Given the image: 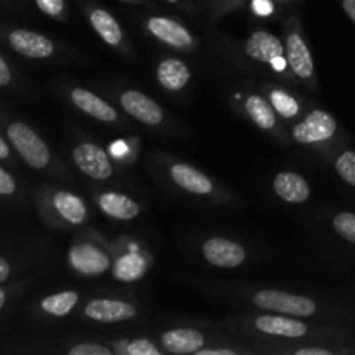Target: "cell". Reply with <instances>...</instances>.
Returning <instances> with one entry per match:
<instances>
[{
  "label": "cell",
  "mask_w": 355,
  "mask_h": 355,
  "mask_svg": "<svg viewBox=\"0 0 355 355\" xmlns=\"http://www.w3.org/2000/svg\"><path fill=\"white\" fill-rule=\"evenodd\" d=\"M9 47L28 59H47L54 54V42L45 35L23 28H14L6 35Z\"/></svg>",
  "instance_id": "cell-3"
},
{
  "label": "cell",
  "mask_w": 355,
  "mask_h": 355,
  "mask_svg": "<svg viewBox=\"0 0 355 355\" xmlns=\"http://www.w3.org/2000/svg\"><path fill=\"white\" fill-rule=\"evenodd\" d=\"M342 6H343V9H345V12L349 14L350 19L355 23V0H343Z\"/></svg>",
  "instance_id": "cell-37"
},
{
  "label": "cell",
  "mask_w": 355,
  "mask_h": 355,
  "mask_svg": "<svg viewBox=\"0 0 355 355\" xmlns=\"http://www.w3.org/2000/svg\"><path fill=\"white\" fill-rule=\"evenodd\" d=\"M336 134V120L329 113L321 110H315L295 125L293 137L300 144H314V142H322L331 139Z\"/></svg>",
  "instance_id": "cell-5"
},
{
  "label": "cell",
  "mask_w": 355,
  "mask_h": 355,
  "mask_svg": "<svg viewBox=\"0 0 355 355\" xmlns=\"http://www.w3.org/2000/svg\"><path fill=\"white\" fill-rule=\"evenodd\" d=\"M148 30L158 40L165 42L170 47L189 49L194 44L193 35L189 33V30L177 23V21L168 19V17H151V19H148Z\"/></svg>",
  "instance_id": "cell-10"
},
{
  "label": "cell",
  "mask_w": 355,
  "mask_h": 355,
  "mask_svg": "<svg viewBox=\"0 0 355 355\" xmlns=\"http://www.w3.org/2000/svg\"><path fill=\"white\" fill-rule=\"evenodd\" d=\"M10 159H12V155H10L9 141H6V137L0 134V162L10 163Z\"/></svg>",
  "instance_id": "cell-34"
},
{
  "label": "cell",
  "mask_w": 355,
  "mask_h": 355,
  "mask_svg": "<svg viewBox=\"0 0 355 355\" xmlns=\"http://www.w3.org/2000/svg\"><path fill=\"white\" fill-rule=\"evenodd\" d=\"M333 229L343 239H347V241L355 245V214H350V211L336 214L335 218H333Z\"/></svg>",
  "instance_id": "cell-26"
},
{
  "label": "cell",
  "mask_w": 355,
  "mask_h": 355,
  "mask_svg": "<svg viewBox=\"0 0 355 355\" xmlns=\"http://www.w3.org/2000/svg\"><path fill=\"white\" fill-rule=\"evenodd\" d=\"M85 315L99 322H121L134 319L137 315L135 305L128 304L123 300H107V298H99L92 300L85 305Z\"/></svg>",
  "instance_id": "cell-8"
},
{
  "label": "cell",
  "mask_w": 355,
  "mask_h": 355,
  "mask_svg": "<svg viewBox=\"0 0 355 355\" xmlns=\"http://www.w3.org/2000/svg\"><path fill=\"white\" fill-rule=\"evenodd\" d=\"M274 191L286 203H305L311 196V187L307 180L293 172H281L274 179Z\"/></svg>",
  "instance_id": "cell-13"
},
{
  "label": "cell",
  "mask_w": 355,
  "mask_h": 355,
  "mask_svg": "<svg viewBox=\"0 0 355 355\" xmlns=\"http://www.w3.org/2000/svg\"><path fill=\"white\" fill-rule=\"evenodd\" d=\"M259 331L274 336H286V338H300L307 333V326L300 321L279 315H262L255 321Z\"/></svg>",
  "instance_id": "cell-18"
},
{
  "label": "cell",
  "mask_w": 355,
  "mask_h": 355,
  "mask_svg": "<svg viewBox=\"0 0 355 355\" xmlns=\"http://www.w3.org/2000/svg\"><path fill=\"white\" fill-rule=\"evenodd\" d=\"M69 262L78 272L87 276H99L110 269V259L101 248L94 245H76L69 250Z\"/></svg>",
  "instance_id": "cell-9"
},
{
  "label": "cell",
  "mask_w": 355,
  "mask_h": 355,
  "mask_svg": "<svg viewBox=\"0 0 355 355\" xmlns=\"http://www.w3.org/2000/svg\"><path fill=\"white\" fill-rule=\"evenodd\" d=\"M253 304L263 311L281 312V314L297 315V318H311L318 311V305L311 298L277 290L259 291L253 297Z\"/></svg>",
  "instance_id": "cell-2"
},
{
  "label": "cell",
  "mask_w": 355,
  "mask_h": 355,
  "mask_svg": "<svg viewBox=\"0 0 355 355\" xmlns=\"http://www.w3.org/2000/svg\"><path fill=\"white\" fill-rule=\"evenodd\" d=\"M99 207L110 217L118 218V220H130L137 217L141 208L132 198L118 193H104L99 198Z\"/></svg>",
  "instance_id": "cell-19"
},
{
  "label": "cell",
  "mask_w": 355,
  "mask_h": 355,
  "mask_svg": "<svg viewBox=\"0 0 355 355\" xmlns=\"http://www.w3.org/2000/svg\"><path fill=\"white\" fill-rule=\"evenodd\" d=\"M71 103L75 104L78 110H82L83 113L90 114L96 120L101 121H114L118 118L116 111L113 106L103 101L101 97H97L96 94L89 92L85 89H73L71 90Z\"/></svg>",
  "instance_id": "cell-15"
},
{
  "label": "cell",
  "mask_w": 355,
  "mask_h": 355,
  "mask_svg": "<svg viewBox=\"0 0 355 355\" xmlns=\"http://www.w3.org/2000/svg\"><path fill=\"white\" fill-rule=\"evenodd\" d=\"M12 69H10L9 62L6 61L2 54H0V89H7L12 85Z\"/></svg>",
  "instance_id": "cell-32"
},
{
  "label": "cell",
  "mask_w": 355,
  "mask_h": 355,
  "mask_svg": "<svg viewBox=\"0 0 355 355\" xmlns=\"http://www.w3.org/2000/svg\"><path fill=\"white\" fill-rule=\"evenodd\" d=\"M196 354H198V355H236L234 350H227V349H220V350L200 349Z\"/></svg>",
  "instance_id": "cell-36"
},
{
  "label": "cell",
  "mask_w": 355,
  "mask_h": 355,
  "mask_svg": "<svg viewBox=\"0 0 355 355\" xmlns=\"http://www.w3.org/2000/svg\"><path fill=\"white\" fill-rule=\"evenodd\" d=\"M125 350L130 355H159V350L149 340H134Z\"/></svg>",
  "instance_id": "cell-29"
},
{
  "label": "cell",
  "mask_w": 355,
  "mask_h": 355,
  "mask_svg": "<svg viewBox=\"0 0 355 355\" xmlns=\"http://www.w3.org/2000/svg\"><path fill=\"white\" fill-rule=\"evenodd\" d=\"M76 304H78V293H75V291H61V293L45 297L40 302V309L45 314L62 318V315H68L75 309Z\"/></svg>",
  "instance_id": "cell-24"
},
{
  "label": "cell",
  "mask_w": 355,
  "mask_h": 355,
  "mask_svg": "<svg viewBox=\"0 0 355 355\" xmlns=\"http://www.w3.org/2000/svg\"><path fill=\"white\" fill-rule=\"evenodd\" d=\"M156 75H158L159 85L165 90H170V92H179L191 80V71L186 62L173 58L159 62Z\"/></svg>",
  "instance_id": "cell-17"
},
{
  "label": "cell",
  "mask_w": 355,
  "mask_h": 355,
  "mask_svg": "<svg viewBox=\"0 0 355 355\" xmlns=\"http://www.w3.org/2000/svg\"><path fill=\"white\" fill-rule=\"evenodd\" d=\"M90 24L97 31L101 38L111 47H118L123 40V31H121L118 21L111 16L107 10L96 9L90 14Z\"/></svg>",
  "instance_id": "cell-20"
},
{
  "label": "cell",
  "mask_w": 355,
  "mask_h": 355,
  "mask_svg": "<svg viewBox=\"0 0 355 355\" xmlns=\"http://www.w3.org/2000/svg\"><path fill=\"white\" fill-rule=\"evenodd\" d=\"M38 6V9L42 12H45L47 16L58 17L61 16L62 10H64V0H35Z\"/></svg>",
  "instance_id": "cell-31"
},
{
  "label": "cell",
  "mask_w": 355,
  "mask_h": 355,
  "mask_svg": "<svg viewBox=\"0 0 355 355\" xmlns=\"http://www.w3.org/2000/svg\"><path fill=\"white\" fill-rule=\"evenodd\" d=\"M123 2H130V0H123Z\"/></svg>",
  "instance_id": "cell-40"
},
{
  "label": "cell",
  "mask_w": 355,
  "mask_h": 355,
  "mask_svg": "<svg viewBox=\"0 0 355 355\" xmlns=\"http://www.w3.org/2000/svg\"><path fill=\"white\" fill-rule=\"evenodd\" d=\"M286 58L298 78H312V75H314V59H312L307 44L298 33L288 35Z\"/></svg>",
  "instance_id": "cell-12"
},
{
  "label": "cell",
  "mask_w": 355,
  "mask_h": 355,
  "mask_svg": "<svg viewBox=\"0 0 355 355\" xmlns=\"http://www.w3.org/2000/svg\"><path fill=\"white\" fill-rule=\"evenodd\" d=\"M286 49L283 47L279 38L269 31H255L252 37L246 40L245 52L260 62H276L281 61Z\"/></svg>",
  "instance_id": "cell-11"
},
{
  "label": "cell",
  "mask_w": 355,
  "mask_h": 355,
  "mask_svg": "<svg viewBox=\"0 0 355 355\" xmlns=\"http://www.w3.org/2000/svg\"><path fill=\"white\" fill-rule=\"evenodd\" d=\"M17 193V182L2 165H0V198H10Z\"/></svg>",
  "instance_id": "cell-28"
},
{
  "label": "cell",
  "mask_w": 355,
  "mask_h": 355,
  "mask_svg": "<svg viewBox=\"0 0 355 355\" xmlns=\"http://www.w3.org/2000/svg\"><path fill=\"white\" fill-rule=\"evenodd\" d=\"M295 355H331V350L326 349H300L295 352Z\"/></svg>",
  "instance_id": "cell-35"
},
{
  "label": "cell",
  "mask_w": 355,
  "mask_h": 355,
  "mask_svg": "<svg viewBox=\"0 0 355 355\" xmlns=\"http://www.w3.org/2000/svg\"><path fill=\"white\" fill-rule=\"evenodd\" d=\"M253 10L259 16H270L274 10L272 2L270 0H253Z\"/></svg>",
  "instance_id": "cell-33"
},
{
  "label": "cell",
  "mask_w": 355,
  "mask_h": 355,
  "mask_svg": "<svg viewBox=\"0 0 355 355\" xmlns=\"http://www.w3.org/2000/svg\"><path fill=\"white\" fill-rule=\"evenodd\" d=\"M120 104L130 116L146 125H159L163 121V110L151 97L137 90H127L120 96Z\"/></svg>",
  "instance_id": "cell-7"
},
{
  "label": "cell",
  "mask_w": 355,
  "mask_h": 355,
  "mask_svg": "<svg viewBox=\"0 0 355 355\" xmlns=\"http://www.w3.org/2000/svg\"><path fill=\"white\" fill-rule=\"evenodd\" d=\"M246 113L250 114L253 121L259 125L262 130H270L276 125V113H274L272 104L267 103L262 96L253 94L246 99Z\"/></svg>",
  "instance_id": "cell-23"
},
{
  "label": "cell",
  "mask_w": 355,
  "mask_h": 355,
  "mask_svg": "<svg viewBox=\"0 0 355 355\" xmlns=\"http://www.w3.org/2000/svg\"><path fill=\"white\" fill-rule=\"evenodd\" d=\"M166 2H172L173 3V2H179V0H166Z\"/></svg>",
  "instance_id": "cell-39"
},
{
  "label": "cell",
  "mask_w": 355,
  "mask_h": 355,
  "mask_svg": "<svg viewBox=\"0 0 355 355\" xmlns=\"http://www.w3.org/2000/svg\"><path fill=\"white\" fill-rule=\"evenodd\" d=\"M203 255L211 266L234 269L246 260V250L239 243L225 238H210L203 245Z\"/></svg>",
  "instance_id": "cell-6"
},
{
  "label": "cell",
  "mask_w": 355,
  "mask_h": 355,
  "mask_svg": "<svg viewBox=\"0 0 355 355\" xmlns=\"http://www.w3.org/2000/svg\"><path fill=\"white\" fill-rule=\"evenodd\" d=\"M73 162L78 166L82 173L96 180H106L113 175V165L110 162V156L92 142H83L73 149Z\"/></svg>",
  "instance_id": "cell-4"
},
{
  "label": "cell",
  "mask_w": 355,
  "mask_h": 355,
  "mask_svg": "<svg viewBox=\"0 0 355 355\" xmlns=\"http://www.w3.org/2000/svg\"><path fill=\"white\" fill-rule=\"evenodd\" d=\"M270 104H272L274 110L281 114L283 118H295L300 113V106L295 101V97H291L290 94L284 92V90H272L269 94Z\"/></svg>",
  "instance_id": "cell-25"
},
{
  "label": "cell",
  "mask_w": 355,
  "mask_h": 355,
  "mask_svg": "<svg viewBox=\"0 0 355 355\" xmlns=\"http://www.w3.org/2000/svg\"><path fill=\"white\" fill-rule=\"evenodd\" d=\"M6 137L10 148L16 149L28 166L35 170L47 168L51 163V149L30 125L19 120L9 121L6 127Z\"/></svg>",
  "instance_id": "cell-1"
},
{
  "label": "cell",
  "mask_w": 355,
  "mask_h": 355,
  "mask_svg": "<svg viewBox=\"0 0 355 355\" xmlns=\"http://www.w3.org/2000/svg\"><path fill=\"white\" fill-rule=\"evenodd\" d=\"M148 270V260L137 253H128V255L120 257L114 263L113 274L118 281L123 283H134L141 279Z\"/></svg>",
  "instance_id": "cell-22"
},
{
  "label": "cell",
  "mask_w": 355,
  "mask_h": 355,
  "mask_svg": "<svg viewBox=\"0 0 355 355\" xmlns=\"http://www.w3.org/2000/svg\"><path fill=\"white\" fill-rule=\"evenodd\" d=\"M52 205H54L55 211L64 220L71 222V224H82L87 218L85 203L78 196L68 193V191H59V193H55L54 198H52Z\"/></svg>",
  "instance_id": "cell-21"
},
{
  "label": "cell",
  "mask_w": 355,
  "mask_h": 355,
  "mask_svg": "<svg viewBox=\"0 0 355 355\" xmlns=\"http://www.w3.org/2000/svg\"><path fill=\"white\" fill-rule=\"evenodd\" d=\"M162 343L170 354H196L205 345V336L198 329H170L162 336Z\"/></svg>",
  "instance_id": "cell-14"
},
{
  "label": "cell",
  "mask_w": 355,
  "mask_h": 355,
  "mask_svg": "<svg viewBox=\"0 0 355 355\" xmlns=\"http://www.w3.org/2000/svg\"><path fill=\"white\" fill-rule=\"evenodd\" d=\"M7 302H9V293H7L6 288L0 286V312H2L3 309H6Z\"/></svg>",
  "instance_id": "cell-38"
},
{
  "label": "cell",
  "mask_w": 355,
  "mask_h": 355,
  "mask_svg": "<svg viewBox=\"0 0 355 355\" xmlns=\"http://www.w3.org/2000/svg\"><path fill=\"white\" fill-rule=\"evenodd\" d=\"M173 182L186 189L187 193L193 194H208L214 189V184L205 173L196 170L194 166L186 165V163H175L170 170Z\"/></svg>",
  "instance_id": "cell-16"
},
{
  "label": "cell",
  "mask_w": 355,
  "mask_h": 355,
  "mask_svg": "<svg viewBox=\"0 0 355 355\" xmlns=\"http://www.w3.org/2000/svg\"><path fill=\"white\" fill-rule=\"evenodd\" d=\"M69 355H111V350L97 343H80L69 349Z\"/></svg>",
  "instance_id": "cell-30"
},
{
  "label": "cell",
  "mask_w": 355,
  "mask_h": 355,
  "mask_svg": "<svg viewBox=\"0 0 355 355\" xmlns=\"http://www.w3.org/2000/svg\"><path fill=\"white\" fill-rule=\"evenodd\" d=\"M336 173L345 180L347 184L355 187V153L354 151H343L342 155L336 158L335 162Z\"/></svg>",
  "instance_id": "cell-27"
}]
</instances>
